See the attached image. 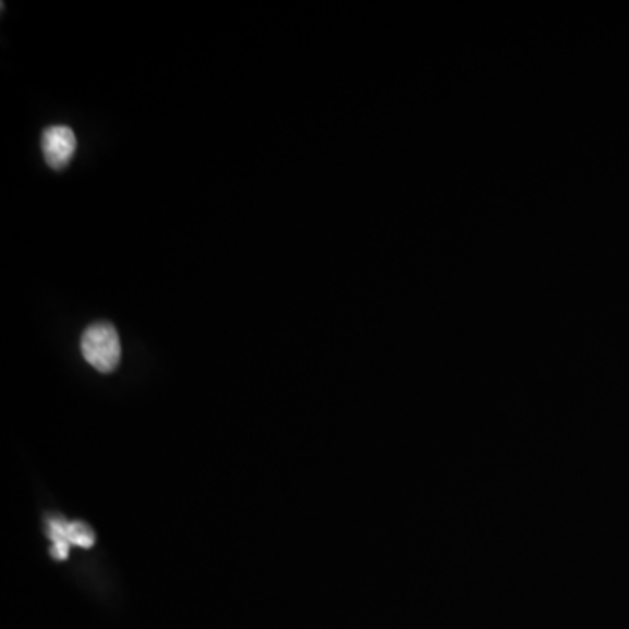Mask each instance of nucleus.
<instances>
[{"label": "nucleus", "mask_w": 629, "mask_h": 629, "mask_svg": "<svg viewBox=\"0 0 629 629\" xmlns=\"http://www.w3.org/2000/svg\"><path fill=\"white\" fill-rule=\"evenodd\" d=\"M81 352L98 373H112L121 362L118 330L107 322L93 324L81 338Z\"/></svg>", "instance_id": "obj_1"}, {"label": "nucleus", "mask_w": 629, "mask_h": 629, "mask_svg": "<svg viewBox=\"0 0 629 629\" xmlns=\"http://www.w3.org/2000/svg\"><path fill=\"white\" fill-rule=\"evenodd\" d=\"M49 539L53 541L51 555L57 559H66L69 547L80 546L88 549L95 544V533L88 524L81 521H65L62 518H53L48 523Z\"/></svg>", "instance_id": "obj_2"}, {"label": "nucleus", "mask_w": 629, "mask_h": 629, "mask_svg": "<svg viewBox=\"0 0 629 629\" xmlns=\"http://www.w3.org/2000/svg\"><path fill=\"white\" fill-rule=\"evenodd\" d=\"M77 149V138L69 126L57 124L45 130L43 135V155L46 164L55 170H62L71 164Z\"/></svg>", "instance_id": "obj_3"}]
</instances>
